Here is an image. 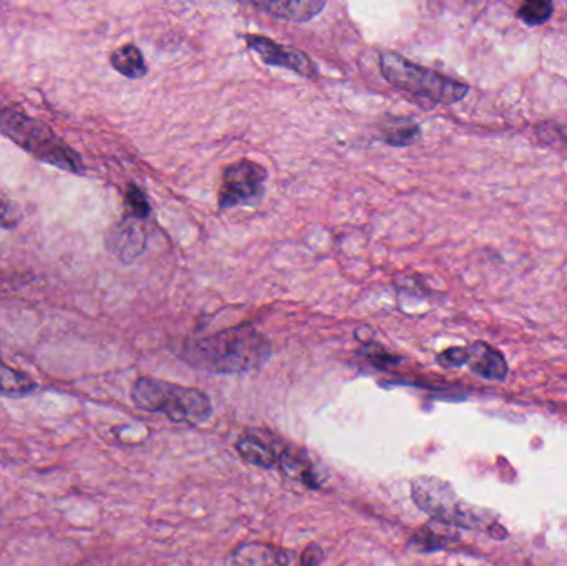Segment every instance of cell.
<instances>
[{"label":"cell","mask_w":567,"mask_h":566,"mask_svg":"<svg viewBox=\"0 0 567 566\" xmlns=\"http://www.w3.org/2000/svg\"><path fill=\"white\" fill-rule=\"evenodd\" d=\"M176 354L193 368L213 374H243L271 359V341L249 325L225 329L205 338L188 339Z\"/></svg>","instance_id":"1"},{"label":"cell","mask_w":567,"mask_h":566,"mask_svg":"<svg viewBox=\"0 0 567 566\" xmlns=\"http://www.w3.org/2000/svg\"><path fill=\"white\" fill-rule=\"evenodd\" d=\"M0 130L39 162L72 175L85 173L82 156L47 123L27 115L19 106H0Z\"/></svg>","instance_id":"2"},{"label":"cell","mask_w":567,"mask_h":566,"mask_svg":"<svg viewBox=\"0 0 567 566\" xmlns=\"http://www.w3.org/2000/svg\"><path fill=\"white\" fill-rule=\"evenodd\" d=\"M132 401L142 411L166 415L178 424H203L213 414L212 399L205 392L155 378L136 379Z\"/></svg>","instance_id":"3"},{"label":"cell","mask_w":567,"mask_h":566,"mask_svg":"<svg viewBox=\"0 0 567 566\" xmlns=\"http://www.w3.org/2000/svg\"><path fill=\"white\" fill-rule=\"evenodd\" d=\"M380 73L395 89L443 105H453L465 99L470 92L466 83L429 66L410 62L396 52L380 53Z\"/></svg>","instance_id":"4"},{"label":"cell","mask_w":567,"mask_h":566,"mask_svg":"<svg viewBox=\"0 0 567 566\" xmlns=\"http://www.w3.org/2000/svg\"><path fill=\"white\" fill-rule=\"evenodd\" d=\"M413 502L423 512L433 517V521L442 522L450 527L489 528L493 515L488 511L466 504L456 495L449 482L439 477L420 475L412 481Z\"/></svg>","instance_id":"5"},{"label":"cell","mask_w":567,"mask_h":566,"mask_svg":"<svg viewBox=\"0 0 567 566\" xmlns=\"http://www.w3.org/2000/svg\"><path fill=\"white\" fill-rule=\"evenodd\" d=\"M268 172L251 159H238L226 166L219 188L218 205L221 209L255 205L265 195Z\"/></svg>","instance_id":"6"},{"label":"cell","mask_w":567,"mask_h":566,"mask_svg":"<svg viewBox=\"0 0 567 566\" xmlns=\"http://www.w3.org/2000/svg\"><path fill=\"white\" fill-rule=\"evenodd\" d=\"M436 362L446 369L468 366L473 374L488 379V381H505L508 375V362H506L505 356L498 349L483 341L473 342L466 348L446 349L436 356Z\"/></svg>","instance_id":"7"},{"label":"cell","mask_w":567,"mask_h":566,"mask_svg":"<svg viewBox=\"0 0 567 566\" xmlns=\"http://www.w3.org/2000/svg\"><path fill=\"white\" fill-rule=\"evenodd\" d=\"M245 40L249 49L258 53L259 59L266 65L284 66V69L292 70V72L306 76V79L317 76L316 63L302 50L281 45V43L262 35H246Z\"/></svg>","instance_id":"8"},{"label":"cell","mask_w":567,"mask_h":566,"mask_svg":"<svg viewBox=\"0 0 567 566\" xmlns=\"http://www.w3.org/2000/svg\"><path fill=\"white\" fill-rule=\"evenodd\" d=\"M109 248L126 265L142 256L146 248V235L145 229L138 225V219L130 216L113 226L109 235Z\"/></svg>","instance_id":"9"},{"label":"cell","mask_w":567,"mask_h":566,"mask_svg":"<svg viewBox=\"0 0 567 566\" xmlns=\"http://www.w3.org/2000/svg\"><path fill=\"white\" fill-rule=\"evenodd\" d=\"M252 7L278 17V19L290 20V22H309L313 17L319 16L326 9V2L322 0H265V2H252Z\"/></svg>","instance_id":"10"},{"label":"cell","mask_w":567,"mask_h":566,"mask_svg":"<svg viewBox=\"0 0 567 566\" xmlns=\"http://www.w3.org/2000/svg\"><path fill=\"white\" fill-rule=\"evenodd\" d=\"M458 535L455 534L453 527L442 524V522L433 521L432 524H426L425 527L420 528L413 535L410 547L415 548L416 552H435L449 547L452 542H455Z\"/></svg>","instance_id":"11"},{"label":"cell","mask_w":567,"mask_h":566,"mask_svg":"<svg viewBox=\"0 0 567 566\" xmlns=\"http://www.w3.org/2000/svg\"><path fill=\"white\" fill-rule=\"evenodd\" d=\"M110 62H112L113 69L126 79L138 80L148 73V66H146L142 50L133 43H126V45L116 49L110 55Z\"/></svg>","instance_id":"12"},{"label":"cell","mask_w":567,"mask_h":566,"mask_svg":"<svg viewBox=\"0 0 567 566\" xmlns=\"http://www.w3.org/2000/svg\"><path fill=\"white\" fill-rule=\"evenodd\" d=\"M236 449L246 462L256 465V467L272 469L278 465V451L261 441L258 435H246L238 442Z\"/></svg>","instance_id":"13"},{"label":"cell","mask_w":567,"mask_h":566,"mask_svg":"<svg viewBox=\"0 0 567 566\" xmlns=\"http://www.w3.org/2000/svg\"><path fill=\"white\" fill-rule=\"evenodd\" d=\"M37 384L17 369L10 368L9 364L0 359V395L7 398H22V395L30 394L35 391Z\"/></svg>","instance_id":"14"},{"label":"cell","mask_w":567,"mask_h":566,"mask_svg":"<svg viewBox=\"0 0 567 566\" xmlns=\"http://www.w3.org/2000/svg\"><path fill=\"white\" fill-rule=\"evenodd\" d=\"M422 128L412 119H396L383 128L382 140L392 146H409L416 142Z\"/></svg>","instance_id":"15"},{"label":"cell","mask_w":567,"mask_h":566,"mask_svg":"<svg viewBox=\"0 0 567 566\" xmlns=\"http://www.w3.org/2000/svg\"><path fill=\"white\" fill-rule=\"evenodd\" d=\"M553 13H555V3L549 0H532V2H525L519 7L516 17L526 25L536 27L548 22Z\"/></svg>","instance_id":"16"},{"label":"cell","mask_w":567,"mask_h":566,"mask_svg":"<svg viewBox=\"0 0 567 566\" xmlns=\"http://www.w3.org/2000/svg\"><path fill=\"white\" fill-rule=\"evenodd\" d=\"M125 206L128 209L130 216L135 219L148 218L152 213V206H150L148 198L145 193L136 185H128L125 195Z\"/></svg>","instance_id":"17"},{"label":"cell","mask_w":567,"mask_h":566,"mask_svg":"<svg viewBox=\"0 0 567 566\" xmlns=\"http://www.w3.org/2000/svg\"><path fill=\"white\" fill-rule=\"evenodd\" d=\"M322 550L316 545L312 547L306 548V552L302 554V566H316L320 564L322 560Z\"/></svg>","instance_id":"18"},{"label":"cell","mask_w":567,"mask_h":566,"mask_svg":"<svg viewBox=\"0 0 567 566\" xmlns=\"http://www.w3.org/2000/svg\"><path fill=\"white\" fill-rule=\"evenodd\" d=\"M3 223H9V208L0 198V225H3Z\"/></svg>","instance_id":"19"}]
</instances>
